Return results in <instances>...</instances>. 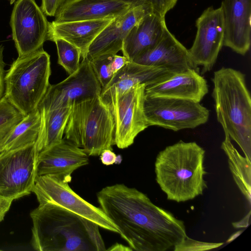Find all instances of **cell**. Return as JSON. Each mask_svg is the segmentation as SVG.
Returning <instances> with one entry per match:
<instances>
[{"label":"cell","mask_w":251,"mask_h":251,"mask_svg":"<svg viewBox=\"0 0 251 251\" xmlns=\"http://www.w3.org/2000/svg\"><path fill=\"white\" fill-rule=\"evenodd\" d=\"M97 198L132 251L174 249L188 237L183 221L135 188L124 184L107 186L97 193Z\"/></svg>","instance_id":"cell-1"},{"label":"cell","mask_w":251,"mask_h":251,"mask_svg":"<svg viewBox=\"0 0 251 251\" xmlns=\"http://www.w3.org/2000/svg\"><path fill=\"white\" fill-rule=\"evenodd\" d=\"M31 245L38 251H104L96 223L63 208L45 203L30 213Z\"/></svg>","instance_id":"cell-2"},{"label":"cell","mask_w":251,"mask_h":251,"mask_svg":"<svg viewBox=\"0 0 251 251\" xmlns=\"http://www.w3.org/2000/svg\"><path fill=\"white\" fill-rule=\"evenodd\" d=\"M204 150L195 142L167 146L155 162L156 181L167 198L177 202L191 200L207 188L204 179Z\"/></svg>","instance_id":"cell-3"},{"label":"cell","mask_w":251,"mask_h":251,"mask_svg":"<svg viewBox=\"0 0 251 251\" xmlns=\"http://www.w3.org/2000/svg\"><path fill=\"white\" fill-rule=\"evenodd\" d=\"M212 96L217 121L225 133L251 160V98L245 75L231 68L214 73Z\"/></svg>","instance_id":"cell-4"},{"label":"cell","mask_w":251,"mask_h":251,"mask_svg":"<svg viewBox=\"0 0 251 251\" xmlns=\"http://www.w3.org/2000/svg\"><path fill=\"white\" fill-rule=\"evenodd\" d=\"M114 122L109 104L100 95L72 106L65 138L89 156L113 150Z\"/></svg>","instance_id":"cell-5"},{"label":"cell","mask_w":251,"mask_h":251,"mask_svg":"<svg viewBox=\"0 0 251 251\" xmlns=\"http://www.w3.org/2000/svg\"><path fill=\"white\" fill-rule=\"evenodd\" d=\"M50 55L44 49L15 60L5 77L4 96L24 116L35 110L50 84Z\"/></svg>","instance_id":"cell-6"},{"label":"cell","mask_w":251,"mask_h":251,"mask_svg":"<svg viewBox=\"0 0 251 251\" xmlns=\"http://www.w3.org/2000/svg\"><path fill=\"white\" fill-rule=\"evenodd\" d=\"M38 153L36 142L0 152V198L13 201L32 193Z\"/></svg>","instance_id":"cell-7"},{"label":"cell","mask_w":251,"mask_h":251,"mask_svg":"<svg viewBox=\"0 0 251 251\" xmlns=\"http://www.w3.org/2000/svg\"><path fill=\"white\" fill-rule=\"evenodd\" d=\"M144 111L148 126H156L177 131L205 124L209 111L200 102L186 100L147 96Z\"/></svg>","instance_id":"cell-8"},{"label":"cell","mask_w":251,"mask_h":251,"mask_svg":"<svg viewBox=\"0 0 251 251\" xmlns=\"http://www.w3.org/2000/svg\"><path fill=\"white\" fill-rule=\"evenodd\" d=\"M68 183L53 175L37 176L32 192L39 204L57 205L96 223L100 227L119 234L117 226L100 207L82 199Z\"/></svg>","instance_id":"cell-9"},{"label":"cell","mask_w":251,"mask_h":251,"mask_svg":"<svg viewBox=\"0 0 251 251\" xmlns=\"http://www.w3.org/2000/svg\"><path fill=\"white\" fill-rule=\"evenodd\" d=\"M146 85L137 84L125 93L101 96L110 105L114 122V145L128 148L149 127L144 111Z\"/></svg>","instance_id":"cell-10"},{"label":"cell","mask_w":251,"mask_h":251,"mask_svg":"<svg viewBox=\"0 0 251 251\" xmlns=\"http://www.w3.org/2000/svg\"><path fill=\"white\" fill-rule=\"evenodd\" d=\"M102 87L90 62L82 59L78 69L63 81L50 85L37 109L46 110L71 106L101 94Z\"/></svg>","instance_id":"cell-11"},{"label":"cell","mask_w":251,"mask_h":251,"mask_svg":"<svg viewBox=\"0 0 251 251\" xmlns=\"http://www.w3.org/2000/svg\"><path fill=\"white\" fill-rule=\"evenodd\" d=\"M15 2L10 25L18 56L21 57L43 49L50 22L35 0Z\"/></svg>","instance_id":"cell-12"},{"label":"cell","mask_w":251,"mask_h":251,"mask_svg":"<svg viewBox=\"0 0 251 251\" xmlns=\"http://www.w3.org/2000/svg\"><path fill=\"white\" fill-rule=\"evenodd\" d=\"M196 35L188 50L195 64L203 74L212 69L223 46L225 20L222 7L207 8L197 19Z\"/></svg>","instance_id":"cell-13"},{"label":"cell","mask_w":251,"mask_h":251,"mask_svg":"<svg viewBox=\"0 0 251 251\" xmlns=\"http://www.w3.org/2000/svg\"><path fill=\"white\" fill-rule=\"evenodd\" d=\"M153 11L152 4L130 7L113 18L96 37L88 48L86 58L90 60L103 54H116L132 27L145 15Z\"/></svg>","instance_id":"cell-14"},{"label":"cell","mask_w":251,"mask_h":251,"mask_svg":"<svg viewBox=\"0 0 251 251\" xmlns=\"http://www.w3.org/2000/svg\"><path fill=\"white\" fill-rule=\"evenodd\" d=\"M89 163V155L65 138L40 151L37 157V176L53 175L69 183L71 175Z\"/></svg>","instance_id":"cell-15"},{"label":"cell","mask_w":251,"mask_h":251,"mask_svg":"<svg viewBox=\"0 0 251 251\" xmlns=\"http://www.w3.org/2000/svg\"><path fill=\"white\" fill-rule=\"evenodd\" d=\"M134 62L160 67L173 74L189 70L200 72L187 49L167 28L157 45L135 60Z\"/></svg>","instance_id":"cell-16"},{"label":"cell","mask_w":251,"mask_h":251,"mask_svg":"<svg viewBox=\"0 0 251 251\" xmlns=\"http://www.w3.org/2000/svg\"><path fill=\"white\" fill-rule=\"evenodd\" d=\"M221 7L225 27L223 46L245 55L251 46V0H224Z\"/></svg>","instance_id":"cell-17"},{"label":"cell","mask_w":251,"mask_h":251,"mask_svg":"<svg viewBox=\"0 0 251 251\" xmlns=\"http://www.w3.org/2000/svg\"><path fill=\"white\" fill-rule=\"evenodd\" d=\"M208 92L206 79L195 70L175 74L167 79L145 87V95L200 102Z\"/></svg>","instance_id":"cell-18"},{"label":"cell","mask_w":251,"mask_h":251,"mask_svg":"<svg viewBox=\"0 0 251 251\" xmlns=\"http://www.w3.org/2000/svg\"><path fill=\"white\" fill-rule=\"evenodd\" d=\"M167 28L165 18L154 11L146 14L125 38L121 50L123 55L133 61L155 46Z\"/></svg>","instance_id":"cell-19"},{"label":"cell","mask_w":251,"mask_h":251,"mask_svg":"<svg viewBox=\"0 0 251 251\" xmlns=\"http://www.w3.org/2000/svg\"><path fill=\"white\" fill-rule=\"evenodd\" d=\"M131 7L133 6L116 0H67L57 12L54 21L113 19Z\"/></svg>","instance_id":"cell-20"},{"label":"cell","mask_w":251,"mask_h":251,"mask_svg":"<svg viewBox=\"0 0 251 251\" xmlns=\"http://www.w3.org/2000/svg\"><path fill=\"white\" fill-rule=\"evenodd\" d=\"M174 74L160 67L129 61L114 75L109 83L102 89L100 95H120L137 84H143L146 86L152 85L162 81Z\"/></svg>","instance_id":"cell-21"},{"label":"cell","mask_w":251,"mask_h":251,"mask_svg":"<svg viewBox=\"0 0 251 251\" xmlns=\"http://www.w3.org/2000/svg\"><path fill=\"white\" fill-rule=\"evenodd\" d=\"M113 19L49 23L47 40H65L78 48L82 59L96 37Z\"/></svg>","instance_id":"cell-22"},{"label":"cell","mask_w":251,"mask_h":251,"mask_svg":"<svg viewBox=\"0 0 251 251\" xmlns=\"http://www.w3.org/2000/svg\"><path fill=\"white\" fill-rule=\"evenodd\" d=\"M71 108L72 106L38 110L41 120L40 131L36 142L38 153L62 140Z\"/></svg>","instance_id":"cell-23"},{"label":"cell","mask_w":251,"mask_h":251,"mask_svg":"<svg viewBox=\"0 0 251 251\" xmlns=\"http://www.w3.org/2000/svg\"><path fill=\"white\" fill-rule=\"evenodd\" d=\"M225 135L221 149L227 157L229 169L236 185L251 205V160L243 157L231 143L229 135Z\"/></svg>","instance_id":"cell-24"},{"label":"cell","mask_w":251,"mask_h":251,"mask_svg":"<svg viewBox=\"0 0 251 251\" xmlns=\"http://www.w3.org/2000/svg\"><path fill=\"white\" fill-rule=\"evenodd\" d=\"M40 120L37 109L25 116L11 133L2 151L36 142L40 131Z\"/></svg>","instance_id":"cell-25"},{"label":"cell","mask_w":251,"mask_h":251,"mask_svg":"<svg viewBox=\"0 0 251 251\" xmlns=\"http://www.w3.org/2000/svg\"><path fill=\"white\" fill-rule=\"evenodd\" d=\"M24 116L4 96L0 100V152L11 133Z\"/></svg>","instance_id":"cell-26"},{"label":"cell","mask_w":251,"mask_h":251,"mask_svg":"<svg viewBox=\"0 0 251 251\" xmlns=\"http://www.w3.org/2000/svg\"><path fill=\"white\" fill-rule=\"evenodd\" d=\"M56 45L58 63L70 75L75 72L80 65L81 53L79 49L68 42L60 38L53 40Z\"/></svg>","instance_id":"cell-27"},{"label":"cell","mask_w":251,"mask_h":251,"mask_svg":"<svg viewBox=\"0 0 251 251\" xmlns=\"http://www.w3.org/2000/svg\"><path fill=\"white\" fill-rule=\"evenodd\" d=\"M114 55H100L89 60L102 89L109 83L114 75L110 68L111 61Z\"/></svg>","instance_id":"cell-28"},{"label":"cell","mask_w":251,"mask_h":251,"mask_svg":"<svg viewBox=\"0 0 251 251\" xmlns=\"http://www.w3.org/2000/svg\"><path fill=\"white\" fill-rule=\"evenodd\" d=\"M223 243H206L194 240L189 237L181 244L175 247V251H203L210 250L221 246Z\"/></svg>","instance_id":"cell-29"},{"label":"cell","mask_w":251,"mask_h":251,"mask_svg":"<svg viewBox=\"0 0 251 251\" xmlns=\"http://www.w3.org/2000/svg\"><path fill=\"white\" fill-rule=\"evenodd\" d=\"M67 0H41V8L48 16L55 17L60 8Z\"/></svg>","instance_id":"cell-30"},{"label":"cell","mask_w":251,"mask_h":251,"mask_svg":"<svg viewBox=\"0 0 251 251\" xmlns=\"http://www.w3.org/2000/svg\"><path fill=\"white\" fill-rule=\"evenodd\" d=\"M177 0H152L153 10L162 17L165 18L166 13L173 9Z\"/></svg>","instance_id":"cell-31"},{"label":"cell","mask_w":251,"mask_h":251,"mask_svg":"<svg viewBox=\"0 0 251 251\" xmlns=\"http://www.w3.org/2000/svg\"><path fill=\"white\" fill-rule=\"evenodd\" d=\"M4 47L0 45V100L4 96L5 91L4 77L6 72V64L3 59Z\"/></svg>","instance_id":"cell-32"},{"label":"cell","mask_w":251,"mask_h":251,"mask_svg":"<svg viewBox=\"0 0 251 251\" xmlns=\"http://www.w3.org/2000/svg\"><path fill=\"white\" fill-rule=\"evenodd\" d=\"M129 60L125 56L114 54L110 63L111 71L114 75L122 68Z\"/></svg>","instance_id":"cell-33"},{"label":"cell","mask_w":251,"mask_h":251,"mask_svg":"<svg viewBox=\"0 0 251 251\" xmlns=\"http://www.w3.org/2000/svg\"><path fill=\"white\" fill-rule=\"evenodd\" d=\"M111 150H105L100 154L102 163L105 165H111L116 161L117 155Z\"/></svg>","instance_id":"cell-34"},{"label":"cell","mask_w":251,"mask_h":251,"mask_svg":"<svg viewBox=\"0 0 251 251\" xmlns=\"http://www.w3.org/2000/svg\"><path fill=\"white\" fill-rule=\"evenodd\" d=\"M13 201L0 198V222L3 220L5 215L9 211Z\"/></svg>","instance_id":"cell-35"},{"label":"cell","mask_w":251,"mask_h":251,"mask_svg":"<svg viewBox=\"0 0 251 251\" xmlns=\"http://www.w3.org/2000/svg\"><path fill=\"white\" fill-rule=\"evenodd\" d=\"M123 3L130 4L132 6L151 4L152 0H116Z\"/></svg>","instance_id":"cell-36"},{"label":"cell","mask_w":251,"mask_h":251,"mask_svg":"<svg viewBox=\"0 0 251 251\" xmlns=\"http://www.w3.org/2000/svg\"><path fill=\"white\" fill-rule=\"evenodd\" d=\"M107 251H131L132 250L129 247H126L124 245L116 243L110 248L106 250Z\"/></svg>","instance_id":"cell-37"},{"label":"cell","mask_w":251,"mask_h":251,"mask_svg":"<svg viewBox=\"0 0 251 251\" xmlns=\"http://www.w3.org/2000/svg\"><path fill=\"white\" fill-rule=\"evenodd\" d=\"M16 1V0H10V3L11 4H13L15 1Z\"/></svg>","instance_id":"cell-38"}]
</instances>
